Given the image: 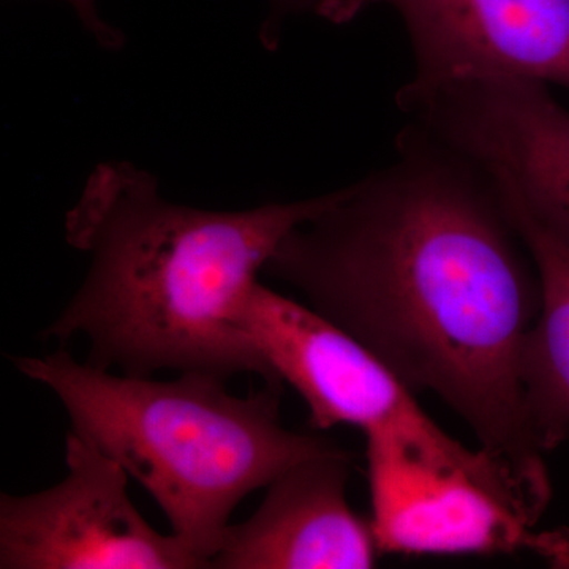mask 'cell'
Returning <instances> with one entry per match:
<instances>
[{
	"label": "cell",
	"instance_id": "52a82bcc",
	"mask_svg": "<svg viewBox=\"0 0 569 569\" xmlns=\"http://www.w3.org/2000/svg\"><path fill=\"white\" fill-rule=\"evenodd\" d=\"M402 18L429 86L515 77L569 89V0H377Z\"/></svg>",
	"mask_w": 569,
	"mask_h": 569
},
{
	"label": "cell",
	"instance_id": "8992f818",
	"mask_svg": "<svg viewBox=\"0 0 569 569\" xmlns=\"http://www.w3.org/2000/svg\"><path fill=\"white\" fill-rule=\"evenodd\" d=\"M66 462L59 485L0 496V568H208L174 533L146 522L130 500L129 473L71 430Z\"/></svg>",
	"mask_w": 569,
	"mask_h": 569
},
{
	"label": "cell",
	"instance_id": "ba28073f",
	"mask_svg": "<svg viewBox=\"0 0 569 569\" xmlns=\"http://www.w3.org/2000/svg\"><path fill=\"white\" fill-rule=\"evenodd\" d=\"M351 455L337 449L288 468L260 508L228 527L209 568L366 569L380 548L370 518L348 503Z\"/></svg>",
	"mask_w": 569,
	"mask_h": 569
},
{
	"label": "cell",
	"instance_id": "7c38bea8",
	"mask_svg": "<svg viewBox=\"0 0 569 569\" xmlns=\"http://www.w3.org/2000/svg\"><path fill=\"white\" fill-rule=\"evenodd\" d=\"M77 14L78 21L100 47L107 50H119L123 44L122 32L102 17L99 0H63Z\"/></svg>",
	"mask_w": 569,
	"mask_h": 569
},
{
	"label": "cell",
	"instance_id": "5b68a950",
	"mask_svg": "<svg viewBox=\"0 0 569 569\" xmlns=\"http://www.w3.org/2000/svg\"><path fill=\"white\" fill-rule=\"evenodd\" d=\"M397 104L419 129L481 164L535 222L569 244V111L546 82H407Z\"/></svg>",
	"mask_w": 569,
	"mask_h": 569
},
{
	"label": "cell",
	"instance_id": "4fadbf2b",
	"mask_svg": "<svg viewBox=\"0 0 569 569\" xmlns=\"http://www.w3.org/2000/svg\"><path fill=\"white\" fill-rule=\"evenodd\" d=\"M526 550L537 553L552 568L569 569V530L559 529L535 533L527 537Z\"/></svg>",
	"mask_w": 569,
	"mask_h": 569
},
{
	"label": "cell",
	"instance_id": "3957f363",
	"mask_svg": "<svg viewBox=\"0 0 569 569\" xmlns=\"http://www.w3.org/2000/svg\"><path fill=\"white\" fill-rule=\"evenodd\" d=\"M11 362L54 392L71 432L137 479L170 520L171 533L208 568L247 496L296 463L340 449L287 429L280 391L268 387L238 397L209 373L171 381L114 376L66 350Z\"/></svg>",
	"mask_w": 569,
	"mask_h": 569
},
{
	"label": "cell",
	"instance_id": "6da1fadb",
	"mask_svg": "<svg viewBox=\"0 0 569 569\" xmlns=\"http://www.w3.org/2000/svg\"><path fill=\"white\" fill-rule=\"evenodd\" d=\"M387 168L331 192L266 264L413 392L440 397L515 481L533 518L552 497L523 358L537 264L488 170L410 123Z\"/></svg>",
	"mask_w": 569,
	"mask_h": 569
},
{
	"label": "cell",
	"instance_id": "30bf717a",
	"mask_svg": "<svg viewBox=\"0 0 569 569\" xmlns=\"http://www.w3.org/2000/svg\"><path fill=\"white\" fill-rule=\"evenodd\" d=\"M497 186L541 280V310L527 343L523 385L539 447L549 452L569 436V244L535 222L501 183Z\"/></svg>",
	"mask_w": 569,
	"mask_h": 569
},
{
	"label": "cell",
	"instance_id": "9c48e42d",
	"mask_svg": "<svg viewBox=\"0 0 569 569\" xmlns=\"http://www.w3.org/2000/svg\"><path fill=\"white\" fill-rule=\"evenodd\" d=\"M373 533L381 553L493 556L526 550L531 527L473 479L396 441L366 438Z\"/></svg>",
	"mask_w": 569,
	"mask_h": 569
},
{
	"label": "cell",
	"instance_id": "277c9868",
	"mask_svg": "<svg viewBox=\"0 0 569 569\" xmlns=\"http://www.w3.org/2000/svg\"><path fill=\"white\" fill-rule=\"evenodd\" d=\"M282 383L309 408V426L358 427L415 458L473 479L527 526L535 519L515 481L482 449L471 451L436 425L413 391L372 351L312 307L257 282L234 317Z\"/></svg>",
	"mask_w": 569,
	"mask_h": 569
},
{
	"label": "cell",
	"instance_id": "8fae6325",
	"mask_svg": "<svg viewBox=\"0 0 569 569\" xmlns=\"http://www.w3.org/2000/svg\"><path fill=\"white\" fill-rule=\"evenodd\" d=\"M268 18L261 29V41L274 50L283 22L291 17H317L332 24H346L377 6V0H268Z\"/></svg>",
	"mask_w": 569,
	"mask_h": 569
},
{
	"label": "cell",
	"instance_id": "7a4b0ae2",
	"mask_svg": "<svg viewBox=\"0 0 569 569\" xmlns=\"http://www.w3.org/2000/svg\"><path fill=\"white\" fill-rule=\"evenodd\" d=\"M329 200L211 211L168 200L137 164H97L66 220L67 241L91 264L43 337H84L86 362L122 376H257L282 392L234 317L277 247Z\"/></svg>",
	"mask_w": 569,
	"mask_h": 569
}]
</instances>
